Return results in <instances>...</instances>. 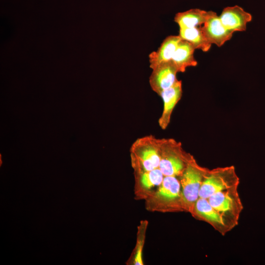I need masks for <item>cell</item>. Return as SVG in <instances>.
Here are the masks:
<instances>
[{"instance_id": "obj_4", "label": "cell", "mask_w": 265, "mask_h": 265, "mask_svg": "<svg viewBox=\"0 0 265 265\" xmlns=\"http://www.w3.org/2000/svg\"><path fill=\"white\" fill-rule=\"evenodd\" d=\"M209 169L199 165L193 157L182 175L179 178L184 212L191 213L199 198L204 178Z\"/></svg>"}, {"instance_id": "obj_12", "label": "cell", "mask_w": 265, "mask_h": 265, "mask_svg": "<svg viewBox=\"0 0 265 265\" xmlns=\"http://www.w3.org/2000/svg\"><path fill=\"white\" fill-rule=\"evenodd\" d=\"M201 28L208 41L218 47H221L229 40L234 33L225 27L219 17L213 11Z\"/></svg>"}, {"instance_id": "obj_10", "label": "cell", "mask_w": 265, "mask_h": 265, "mask_svg": "<svg viewBox=\"0 0 265 265\" xmlns=\"http://www.w3.org/2000/svg\"><path fill=\"white\" fill-rule=\"evenodd\" d=\"M182 82L178 81L171 87L164 90L159 96L162 99L163 107L158 122L160 128L165 130L168 126L173 111L182 96Z\"/></svg>"}, {"instance_id": "obj_6", "label": "cell", "mask_w": 265, "mask_h": 265, "mask_svg": "<svg viewBox=\"0 0 265 265\" xmlns=\"http://www.w3.org/2000/svg\"><path fill=\"white\" fill-rule=\"evenodd\" d=\"M239 178L233 165L209 169L199 191V197L208 199L212 195L239 185Z\"/></svg>"}, {"instance_id": "obj_2", "label": "cell", "mask_w": 265, "mask_h": 265, "mask_svg": "<svg viewBox=\"0 0 265 265\" xmlns=\"http://www.w3.org/2000/svg\"><path fill=\"white\" fill-rule=\"evenodd\" d=\"M132 166L134 173L159 168L160 161V138L153 135L139 137L130 148Z\"/></svg>"}, {"instance_id": "obj_14", "label": "cell", "mask_w": 265, "mask_h": 265, "mask_svg": "<svg viewBox=\"0 0 265 265\" xmlns=\"http://www.w3.org/2000/svg\"><path fill=\"white\" fill-rule=\"evenodd\" d=\"M195 50L188 42L183 40L180 41L171 59L179 72H185L187 67L197 65V62L194 57Z\"/></svg>"}, {"instance_id": "obj_5", "label": "cell", "mask_w": 265, "mask_h": 265, "mask_svg": "<svg viewBox=\"0 0 265 265\" xmlns=\"http://www.w3.org/2000/svg\"><path fill=\"white\" fill-rule=\"evenodd\" d=\"M238 187L235 186L217 192L207 199L210 205L219 212L232 229L238 224L243 209Z\"/></svg>"}, {"instance_id": "obj_1", "label": "cell", "mask_w": 265, "mask_h": 265, "mask_svg": "<svg viewBox=\"0 0 265 265\" xmlns=\"http://www.w3.org/2000/svg\"><path fill=\"white\" fill-rule=\"evenodd\" d=\"M145 200L146 207L150 211L184 212L179 178L164 176L160 185Z\"/></svg>"}, {"instance_id": "obj_9", "label": "cell", "mask_w": 265, "mask_h": 265, "mask_svg": "<svg viewBox=\"0 0 265 265\" xmlns=\"http://www.w3.org/2000/svg\"><path fill=\"white\" fill-rule=\"evenodd\" d=\"M135 196L146 199L161 184L164 175L159 168L151 171L134 173Z\"/></svg>"}, {"instance_id": "obj_15", "label": "cell", "mask_w": 265, "mask_h": 265, "mask_svg": "<svg viewBox=\"0 0 265 265\" xmlns=\"http://www.w3.org/2000/svg\"><path fill=\"white\" fill-rule=\"evenodd\" d=\"M212 11L199 9H191L179 12L174 17V21L180 28H191L201 26L208 20Z\"/></svg>"}, {"instance_id": "obj_17", "label": "cell", "mask_w": 265, "mask_h": 265, "mask_svg": "<svg viewBox=\"0 0 265 265\" xmlns=\"http://www.w3.org/2000/svg\"><path fill=\"white\" fill-rule=\"evenodd\" d=\"M148 225L146 220L141 221L138 227L136 242L135 248L132 252L131 257L128 261V264L143 265L142 251L143 249L145 234Z\"/></svg>"}, {"instance_id": "obj_8", "label": "cell", "mask_w": 265, "mask_h": 265, "mask_svg": "<svg viewBox=\"0 0 265 265\" xmlns=\"http://www.w3.org/2000/svg\"><path fill=\"white\" fill-rule=\"evenodd\" d=\"M152 70L149 84L152 90L159 96L178 81L177 74L179 71L171 60L161 63Z\"/></svg>"}, {"instance_id": "obj_13", "label": "cell", "mask_w": 265, "mask_h": 265, "mask_svg": "<svg viewBox=\"0 0 265 265\" xmlns=\"http://www.w3.org/2000/svg\"><path fill=\"white\" fill-rule=\"evenodd\" d=\"M182 39L179 35L166 37L156 51L149 55L150 67L153 69L159 64L171 60Z\"/></svg>"}, {"instance_id": "obj_7", "label": "cell", "mask_w": 265, "mask_h": 265, "mask_svg": "<svg viewBox=\"0 0 265 265\" xmlns=\"http://www.w3.org/2000/svg\"><path fill=\"white\" fill-rule=\"evenodd\" d=\"M190 214L195 219L208 223L223 236L232 230L219 212L210 205L207 199L199 197Z\"/></svg>"}, {"instance_id": "obj_3", "label": "cell", "mask_w": 265, "mask_h": 265, "mask_svg": "<svg viewBox=\"0 0 265 265\" xmlns=\"http://www.w3.org/2000/svg\"><path fill=\"white\" fill-rule=\"evenodd\" d=\"M193 157L185 151L180 142L171 138H160L159 168L164 176L181 177Z\"/></svg>"}, {"instance_id": "obj_11", "label": "cell", "mask_w": 265, "mask_h": 265, "mask_svg": "<svg viewBox=\"0 0 265 265\" xmlns=\"http://www.w3.org/2000/svg\"><path fill=\"white\" fill-rule=\"evenodd\" d=\"M219 17L225 27L234 32L245 31L252 19L250 13L238 5L225 8Z\"/></svg>"}, {"instance_id": "obj_16", "label": "cell", "mask_w": 265, "mask_h": 265, "mask_svg": "<svg viewBox=\"0 0 265 265\" xmlns=\"http://www.w3.org/2000/svg\"><path fill=\"white\" fill-rule=\"evenodd\" d=\"M179 36L182 40L190 43L195 49L209 51L212 44L205 37L201 26L191 28H180Z\"/></svg>"}]
</instances>
